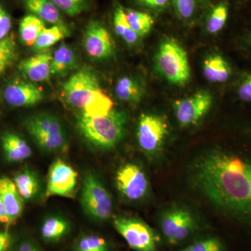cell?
I'll return each mask as SVG.
<instances>
[{
    "instance_id": "obj_12",
    "label": "cell",
    "mask_w": 251,
    "mask_h": 251,
    "mask_svg": "<svg viewBox=\"0 0 251 251\" xmlns=\"http://www.w3.org/2000/svg\"><path fill=\"white\" fill-rule=\"evenodd\" d=\"M212 102V96L204 90L187 98L176 100L173 103L176 120L182 126L196 125L209 112Z\"/></svg>"
},
{
    "instance_id": "obj_2",
    "label": "cell",
    "mask_w": 251,
    "mask_h": 251,
    "mask_svg": "<svg viewBox=\"0 0 251 251\" xmlns=\"http://www.w3.org/2000/svg\"><path fill=\"white\" fill-rule=\"evenodd\" d=\"M62 92L68 105L85 116H103L113 109L111 99L103 93L97 75L88 69L73 74L63 85Z\"/></svg>"
},
{
    "instance_id": "obj_21",
    "label": "cell",
    "mask_w": 251,
    "mask_h": 251,
    "mask_svg": "<svg viewBox=\"0 0 251 251\" xmlns=\"http://www.w3.org/2000/svg\"><path fill=\"white\" fill-rule=\"evenodd\" d=\"M76 65V57L70 46L62 44L52 54L51 74L63 75L72 70Z\"/></svg>"
},
{
    "instance_id": "obj_24",
    "label": "cell",
    "mask_w": 251,
    "mask_h": 251,
    "mask_svg": "<svg viewBox=\"0 0 251 251\" xmlns=\"http://www.w3.org/2000/svg\"><path fill=\"white\" fill-rule=\"evenodd\" d=\"M45 23L35 15H27L19 25V35L23 44L33 46L41 31L45 29Z\"/></svg>"
},
{
    "instance_id": "obj_40",
    "label": "cell",
    "mask_w": 251,
    "mask_h": 251,
    "mask_svg": "<svg viewBox=\"0 0 251 251\" xmlns=\"http://www.w3.org/2000/svg\"><path fill=\"white\" fill-rule=\"evenodd\" d=\"M250 41H251V35L250 36Z\"/></svg>"
},
{
    "instance_id": "obj_9",
    "label": "cell",
    "mask_w": 251,
    "mask_h": 251,
    "mask_svg": "<svg viewBox=\"0 0 251 251\" xmlns=\"http://www.w3.org/2000/svg\"><path fill=\"white\" fill-rule=\"evenodd\" d=\"M168 134V125L161 117L145 113L140 116L137 139L140 149L149 156L156 154Z\"/></svg>"
},
{
    "instance_id": "obj_41",
    "label": "cell",
    "mask_w": 251,
    "mask_h": 251,
    "mask_svg": "<svg viewBox=\"0 0 251 251\" xmlns=\"http://www.w3.org/2000/svg\"><path fill=\"white\" fill-rule=\"evenodd\" d=\"M199 1H202V0H199Z\"/></svg>"
},
{
    "instance_id": "obj_6",
    "label": "cell",
    "mask_w": 251,
    "mask_h": 251,
    "mask_svg": "<svg viewBox=\"0 0 251 251\" xmlns=\"http://www.w3.org/2000/svg\"><path fill=\"white\" fill-rule=\"evenodd\" d=\"M80 196L82 209L87 216L98 221L110 219L113 209L112 196L95 175H86Z\"/></svg>"
},
{
    "instance_id": "obj_20",
    "label": "cell",
    "mask_w": 251,
    "mask_h": 251,
    "mask_svg": "<svg viewBox=\"0 0 251 251\" xmlns=\"http://www.w3.org/2000/svg\"><path fill=\"white\" fill-rule=\"evenodd\" d=\"M13 181L24 201L34 199L40 190L39 177L36 173L29 169H25L18 173L15 175Z\"/></svg>"
},
{
    "instance_id": "obj_3",
    "label": "cell",
    "mask_w": 251,
    "mask_h": 251,
    "mask_svg": "<svg viewBox=\"0 0 251 251\" xmlns=\"http://www.w3.org/2000/svg\"><path fill=\"white\" fill-rule=\"evenodd\" d=\"M126 115L123 111L112 110L103 116L80 115L77 125L81 134L94 147L110 150L123 138Z\"/></svg>"
},
{
    "instance_id": "obj_39",
    "label": "cell",
    "mask_w": 251,
    "mask_h": 251,
    "mask_svg": "<svg viewBox=\"0 0 251 251\" xmlns=\"http://www.w3.org/2000/svg\"><path fill=\"white\" fill-rule=\"evenodd\" d=\"M0 224L8 225V226L11 225L10 224L9 216H8L7 213H6V209H5L1 198H0Z\"/></svg>"
},
{
    "instance_id": "obj_18",
    "label": "cell",
    "mask_w": 251,
    "mask_h": 251,
    "mask_svg": "<svg viewBox=\"0 0 251 251\" xmlns=\"http://www.w3.org/2000/svg\"><path fill=\"white\" fill-rule=\"evenodd\" d=\"M203 74L211 82H225L230 77L232 71L228 63L219 54L209 56L203 64Z\"/></svg>"
},
{
    "instance_id": "obj_36",
    "label": "cell",
    "mask_w": 251,
    "mask_h": 251,
    "mask_svg": "<svg viewBox=\"0 0 251 251\" xmlns=\"http://www.w3.org/2000/svg\"><path fill=\"white\" fill-rule=\"evenodd\" d=\"M12 243V236L8 231L0 232V251H6Z\"/></svg>"
},
{
    "instance_id": "obj_23",
    "label": "cell",
    "mask_w": 251,
    "mask_h": 251,
    "mask_svg": "<svg viewBox=\"0 0 251 251\" xmlns=\"http://www.w3.org/2000/svg\"><path fill=\"white\" fill-rule=\"evenodd\" d=\"M115 94L122 101L138 103L143 97V90L138 81L132 77L125 76L117 81Z\"/></svg>"
},
{
    "instance_id": "obj_17",
    "label": "cell",
    "mask_w": 251,
    "mask_h": 251,
    "mask_svg": "<svg viewBox=\"0 0 251 251\" xmlns=\"http://www.w3.org/2000/svg\"><path fill=\"white\" fill-rule=\"evenodd\" d=\"M1 147L6 161L18 163L27 159L31 155L30 147L23 138L12 132H6L1 138Z\"/></svg>"
},
{
    "instance_id": "obj_31",
    "label": "cell",
    "mask_w": 251,
    "mask_h": 251,
    "mask_svg": "<svg viewBox=\"0 0 251 251\" xmlns=\"http://www.w3.org/2000/svg\"><path fill=\"white\" fill-rule=\"evenodd\" d=\"M223 242L216 237L200 239L179 251H224Z\"/></svg>"
},
{
    "instance_id": "obj_14",
    "label": "cell",
    "mask_w": 251,
    "mask_h": 251,
    "mask_svg": "<svg viewBox=\"0 0 251 251\" xmlns=\"http://www.w3.org/2000/svg\"><path fill=\"white\" fill-rule=\"evenodd\" d=\"M4 97L11 106L27 108L40 103L44 99V94L34 84L16 79L6 85Z\"/></svg>"
},
{
    "instance_id": "obj_26",
    "label": "cell",
    "mask_w": 251,
    "mask_h": 251,
    "mask_svg": "<svg viewBox=\"0 0 251 251\" xmlns=\"http://www.w3.org/2000/svg\"><path fill=\"white\" fill-rule=\"evenodd\" d=\"M114 28L117 35L121 36L128 45H133L140 36L130 27L125 10L117 7L114 13Z\"/></svg>"
},
{
    "instance_id": "obj_37",
    "label": "cell",
    "mask_w": 251,
    "mask_h": 251,
    "mask_svg": "<svg viewBox=\"0 0 251 251\" xmlns=\"http://www.w3.org/2000/svg\"><path fill=\"white\" fill-rule=\"evenodd\" d=\"M16 251H42L35 242L25 240L18 245Z\"/></svg>"
},
{
    "instance_id": "obj_22",
    "label": "cell",
    "mask_w": 251,
    "mask_h": 251,
    "mask_svg": "<svg viewBox=\"0 0 251 251\" xmlns=\"http://www.w3.org/2000/svg\"><path fill=\"white\" fill-rule=\"evenodd\" d=\"M70 31L64 24L54 25L52 27L45 28L41 31L32 47L38 52L49 50L51 46L69 36Z\"/></svg>"
},
{
    "instance_id": "obj_4",
    "label": "cell",
    "mask_w": 251,
    "mask_h": 251,
    "mask_svg": "<svg viewBox=\"0 0 251 251\" xmlns=\"http://www.w3.org/2000/svg\"><path fill=\"white\" fill-rule=\"evenodd\" d=\"M156 64L157 70L171 83L182 85L191 76L187 54L174 40L162 43L156 53Z\"/></svg>"
},
{
    "instance_id": "obj_38",
    "label": "cell",
    "mask_w": 251,
    "mask_h": 251,
    "mask_svg": "<svg viewBox=\"0 0 251 251\" xmlns=\"http://www.w3.org/2000/svg\"><path fill=\"white\" fill-rule=\"evenodd\" d=\"M169 1L170 0H138L140 4L153 9L164 7Z\"/></svg>"
},
{
    "instance_id": "obj_25",
    "label": "cell",
    "mask_w": 251,
    "mask_h": 251,
    "mask_svg": "<svg viewBox=\"0 0 251 251\" xmlns=\"http://www.w3.org/2000/svg\"><path fill=\"white\" fill-rule=\"evenodd\" d=\"M70 225L67 220L59 216H50L41 226L42 237L47 242H54L60 240L69 232Z\"/></svg>"
},
{
    "instance_id": "obj_16",
    "label": "cell",
    "mask_w": 251,
    "mask_h": 251,
    "mask_svg": "<svg viewBox=\"0 0 251 251\" xmlns=\"http://www.w3.org/2000/svg\"><path fill=\"white\" fill-rule=\"evenodd\" d=\"M0 198L9 216L10 224H14L22 216L25 201L14 181L6 176L0 177Z\"/></svg>"
},
{
    "instance_id": "obj_15",
    "label": "cell",
    "mask_w": 251,
    "mask_h": 251,
    "mask_svg": "<svg viewBox=\"0 0 251 251\" xmlns=\"http://www.w3.org/2000/svg\"><path fill=\"white\" fill-rule=\"evenodd\" d=\"M52 59V52L46 50L20 62L18 69L31 82H44L50 76Z\"/></svg>"
},
{
    "instance_id": "obj_28",
    "label": "cell",
    "mask_w": 251,
    "mask_h": 251,
    "mask_svg": "<svg viewBox=\"0 0 251 251\" xmlns=\"http://www.w3.org/2000/svg\"><path fill=\"white\" fill-rule=\"evenodd\" d=\"M17 55V48L11 36L0 40V74L4 73L14 62Z\"/></svg>"
},
{
    "instance_id": "obj_29",
    "label": "cell",
    "mask_w": 251,
    "mask_h": 251,
    "mask_svg": "<svg viewBox=\"0 0 251 251\" xmlns=\"http://www.w3.org/2000/svg\"><path fill=\"white\" fill-rule=\"evenodd\" d=\"M228 16V8L227 4L221 3L213 9L208 18L206 29L210 34H216L222 29L227 21Z\"/></svg>"
},
{
    "instance_id": "obj_11",
    "label": "cell",
    "mask_w": 251,
    "mask_h": 251,
    "mask_svg": "<svg viewBox=\"0 0 251 251\" xmlns=\"http://www.w3.org/2000/svg\"><path fill=\"white\" fill-rule=\"evenodd\" d=\"M77 182V172L65 161L57 158L50 167L46 196L74 198Z\"/></svg>"
},
{
    "instance_id": "obj_13",
    "label": "cell",
    "mask_w": 251,
    "mask_h": 251,
    "mask_svg": "<svg viewBox=\"0 0 251 251\" xmlns=\"http://www.w3.org/2000/svg\"><path fill=\"white\" fill-rule=\"evenodd\" d=\"M84 47L92 58H108L113 54L114 44L110 33L99 21L89 23L84 36Z\"/></svg>"
},
{
    "instance_id": "obj_10",
    "label": "cell",
    "mask_w": 251,
    "mask_h": 251,
    "mask_svg": "<svg viewBox=\"0 0 251 251\" xmlns=\"http://www.w3.org/2000/svg\"><path fill=\"white\" fill-rule=\"evenodd\" d=\"M115 183L119 192L130 201L143 199L149 191L146 174L135 163H126L120 167L116 173Z\"/></svg>"
},
{
    "instance_id": "obj_8",
    "label": "cell",
    "mask_w": 251,
    "mask_h": 251,
    "mask_svg": "<svg viewBox=\"0 0 251 251\" xmlns=\"http://www.w3.org/2000/svg\"><path fill=\"white\" fill-rule=\"evenodd\" d=\"M160 226L166 240L177 244L192 235L197 229V223L187 209L173 208L162 215Z\"/></svg>"
},
{
    "instance_id": "obj_35",
    "label": "cell",
    "mask_w": 251,
    "mask_h": 251,
    "mask_svg": "<svg viewBox=\"0 0 251 251\" xmlns=\"http://www.w3.org/2000/svg\"><path fill=\"white\" fill-rule=\"evenodd\" d=\"M238 95L241 100L246 102H251V74L246 77L241 84Z\"/></svg>"
},
{
    "instance_id": "obj_19",
    "label": "cell",
    "mask_w": 251,
    "mask_h": 251,
    "mask_svg": "<svg viewBox=\"0 0 251 251\" xmlns=\"http://www.w3.org/2000/svg\"><path fill=\"white\" fill-rule=\"evenodd\" d=\"M28 9L44 22L64 24L59 9L51 0H25Z\"/></svg>"
},
{
    "instance_id": "obj_33",
    "label": "cell",
    "mask_w": 251,
    "mask_h": 251,
    "mask_svg": "<svg viewBox=\"0 0 251 251\" xmlns=\"http://www.w3.org/2000/svg\"><path fill=\"white\" fill-rule=\"evenodd\" d=\"M175 9L180 17L188 19L194 14L196 0H173Z\"/></svg>"
},
{
    "instance_id": "obj_1",
    "label": "cell",
    "mask_w": 251,
    "mask_h": 251,
    "mask_svg": "<svg viewBox=\"0 0 251 251\" xmlns=\"http://www.w3.org/2000/svg\"><path fill=\"white\" fill-rule=\"evenodd\" d=\"M193 173L198 189L214 206L251 225V156L214 150L198 160Z\"/></svg>"
},
{
    "instance_id": "obj_27",
    "label": "cell",
    "mask_w": 251,
    "mask_h": 251,
    "mask_svg": "<svg viewBox=\"0 0 251 251\" xmlns=\"http://www.w3.org/2000/svg\"><path fill=\"white\" fill-rule=\"evenodd\" d=\"M130 27L140 37L147 35L153 27V19L150 14L135 10L125 11Z\"/></svg>"
},
{
    "instance_id": "obj_30",
    "label": "cell",
    "mask_w": 251,
    "mask_h": 251,
    "mask_svg": "<svg viewBox=\"0 0 251 251\" xmlns=\"http://www.w3.org/2000/svg\"><path fill=\"white\" fill-rule=\"evenodd\" d=\"M75 251H110L107 241L96 234L81 237L75 244Z\"/></svg>"
},
{
    "instance_id": "obj_5",
    "label": "cell",
    "mask_w": 251,
    "mask_h": 251,
    "mask_svg": "<svg viewBox=\"0 0 251 251\" xmlns=\"http://www.w3.org/2000/svg\"><path fill=\"white\" fill-rule=\"evenodd\" d=\"M26 125L29 134L44 151L56 152L67 147L66 132L57 117L40 114L29 119Z\"/></svg>"
},
{
    "instance_id": "obj_34",
    "label": "cell",
    "mask_w": 251,
    "mask_h": 251,
    "mask_svg": "<svg viewBox=\"0 0 251 251\" xmlns=\"http://www.w3.org/2000/svg\"><path fill=\"white\" fill-rule=\"evenodd\" d=\"M12 26V21L9 13L0 4V40L9 36V33Z\"/></svg>"
},
{
    "instance_id": "obj_32",
    "label": "cell",
    "mask_w": 251,
    "mask_h": 251,
    "mask_svg": "<svg viewBox=\"0 0 251 251\" xmlns=\"http://www.w3.org/2000/svg\"><path fill=\"white\" fill-rule=\"evenodd\" d=\"M63 12L74 16L81 14L87 7V0H51Z\"/></svg>"
},
{
    "instance_id": "obj_7",
    "label": "cell",
    "mask_w": 251,
    "mask_h": 251,
    "mask_svg": "<svg viewBox=\"0 0 251 251\" xmlns=\"http://www.w3.org/2000/svg\"><path fill=\"white\" fill-rule=\"evenodd\" d=\"M113 226L128 246L135 251H158L159 237L142 220L116 216Z\"/></svg>"
}]
</instances>
